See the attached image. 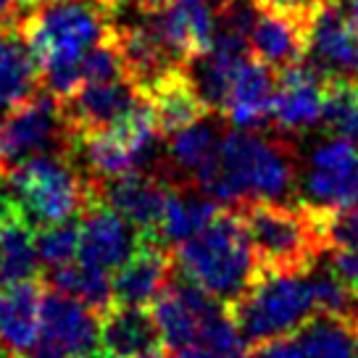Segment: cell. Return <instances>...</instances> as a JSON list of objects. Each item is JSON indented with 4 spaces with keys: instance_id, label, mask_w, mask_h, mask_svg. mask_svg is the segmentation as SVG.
<instances>
[{
    "instance_id": "cell-39",
    "label": "cell",
    "mask_w": 358,
    "mask_h": 358,
    "mask_svg": "<svg viewBox=\"0 0 358 358\" xmlns=\"http://www.w3.org/2000/svg\"><path fill=\"white\" fill-rule=\"evenodd\" d=\"M134 358H174V353H169L166 348H156V350H148V353H140Z\"/></svg>"
},
{
    "instance_id": "cell-9",
    "label": "cell",
    "mask_w": 358,
    "mask_h": 358,
    "mask_svg": "<svg viewBox=\"0 0 358 358\" xmlns=\"http://www.w3.org/2000/svg\"><path fill=\"white\" fill-rule=\"evenodd\" d=\"M174 187L177 185L171 179L153 169H134L111 179H90L92 195H98L124 219H129L143 237H156V240H161L158 229Z\"/></svg>"
},
{
    "instance_id": "cell-5",
    "label": "cell",
    "mask_w": 358,
    "mask_h": 358,
    "mask_svg": "<svg viewBox=\"0 0 358 358\" xmlns=\"http://www.w3.org/2000/svg\"><path fill=\"white\" fill-rule=\"evenodd\" d=\"M261 268L308 271L324 253L313 211L306 203L248 201L235 206Z\"/></svg>"
},
{
    "instance_id": "cell-25",
    "label": "cell",
    "mask_w": 358,
    "mask_h": 358,
    "mask_svg": "<svg viewBox=\"0 0 358 358\" xmlns=\"http://www.w3.org/2000/svg\"><path fill=\"white\" fill-rule=\"evenodd\" d=\"M219 208H222V203L208 198L198 187L187 190V187H179L177 185L166 203L164 219H161V229H158L161 243L179 245L187 237L198 235L203 227L216 216Z\"/></svg>"
},
{
    "instance_id": "cell-36",
    "label": "cell",
    "mask_w": 358,
    "mask_h": 358,
    "mask_svg": "<svg viewBox=\"0 0 358 358\" xmlns=\"http://www.w3.org/2000/svg\"><path fill=\"white\" fill-rule=\"evenodd\" d=\"M164 3H166V0H111L108 8H111L113 13L122 11V8H132V11H137V13H148V11L161 8Z\"/></svg>"
},
{
    "instance_id": "cell-31",
    "label": "cell",
    "mask_w": 358,
    "mask_h": 358,
    "mask_svg": "<svg viewBox=\"0 0 358 358\" xmlns=\"http://www.w3.org/2000/svg\"><path fill=\"white\" fill-rule=\"evenodd\" d=\"M311 211L324 250H358V206L324 208V211L311 208Z\"/></svg>"
},
{
    "instance_id": "cell-41",
    "label": "cell",
    "mask_w": 358,
    "mask_h": 358,
    "mask_svg": "<svg viewBox=\"0 0 358 358\" xmlns=\"http://www.w3.org/2000/svg\"><path fill=\"white\" fill-rule=\"evenodd\" d=\"M74 358H119V356L108 353L106 348H103V350H98V348H95V350H87V353H82V356H74Z\"/></svg>"
},
{
    "instance_id": "cell-1",
    "label": "cell",
    "mask_w": 358,
    "mask_h": 358,
    "mask_svg": "<svg viewBox=\"0 0 358 358\" xmlns=\"http://www.w3.org/2000/svg\"><path fill=\"white\" fill-rule=\"evenodd\" d=\"M298 153L282 137L261 134V129H227L222 132L216 156L192 187L206 192L222 206L248 201H290L298 190Z\"/></svg>"
},
{
    "instance_id": "cell-3",
    "label": "cell",
    "mask_w": 358,
    "mask_h": 358,
    "mask_svg": "<svg viewBox=\"0 0 358 358\" xmlns=\"http://www.w3.org/2000/svg\"><path fill=\"white\" fill-rule=\"evenodd\" d=\"M116 13L101 0H43L19 24L40 74L71 66L113 32Z\"/></svg>"
},
{
    "instance_id": "cell-30",
    "label": "cell",
    "mask_w": 358,
    "mask_h": 358,
    "mask_svg": "<svg viewBox=\"0 0 358 358\" xmlns=\"http://www.w3.org/2000/svg\"><path fill=\"white\" fill-rule=\"evenodd\" d=\"M34 245L40 264L48 268L64 266L77 258L79 248V219H66V222L50 224L34 232Z\"/></svg>"
},
{
    "instance_id": "cell-23",
    "label": "cell",
    "mask_w": 358,
    "mask_h": 358,
    "mask_svg": "<svg viewBox=\"0 0 358 358\" xmlns=\"http://www.w3.org/2000/svg\"><path fill=\"white\" fill-rule=\"evenodd\" d=\"M40 69L19 27H0V116L37 92Z\"/></svg>"
},
{
    "instance_id": "cell-21",
    "label": "cell",
    "mask_w": 358,
    "mask_h": 358,
    "mask_svg": "<svg viewBox=\"0 0 358 358\" xmlns=\"http://www.w3.org/2000/svg\"><path fill=\"white\" fill-rule=\"evenodd\" d=\"M101 345L119 358H134L161 348L158 327L145 306L113 303L101 313Z\"/></svg>"
},
{
    "instance_id": "cell-12",
    "label": "cell",
    "mask_w": 358,
    "mask_h": 358,
    "mask_svg": "<svg viewBox=\"0 0 358 358\" xmlns=\"http://www.w3.org/2000/svg\"><path fill=\"white\" fill-rule=\"evenodd\" d=\"M219 306L222 301H216L195 282L171 277L166 287L153 298V311H150L156 319L161 348L177 356L187 348L201 345L203 319Z\"/></svg>"
},
{
    "instance_id": "cell-6",
    "label": "cell",
    "mask_w": 358,
    "mask_h": 358,
    "mask_svg": "<svg viewBox=\"0 0 358 358\" xmlns=\"http://www.w3.org/2000/svg\"><path fill=\"white\" fill-rule=\"evenodd\" d=\"M229 313L248 345L295 335L316 313L308 271L261 268L250 287L229 303Z\"/></svg>"
},
{
    "instance_id": "cell-37",
    "label": "cell",
    "mask_w": 358,
    "mask_h": 358,
    "mask_svg": "<svg viewBox=\"0 0 358 358\" xmlns=\"http://www.w3.org/2000/svg\"><path fill=\"white\" fill-rule=\"evenodd\" d=\"M19 358H69V356H64L58 348H53L50 343H45V340H37L27 353H22Z\"/></svg>"
},
{
    "instance_id": "cell-8",
    "label": "cell",
    "mask_w": 358,
    "mask_h": 358,
    "mask_svg": "<svg viewBox=\"0 0 358 358\" xmlns=\"http://www.w3.org/2000/svg\"><path fill=\"white\" fill-rule=\"evenodd\" d=\"M298 195L311 208L358 206V145L345 137H327L311 148L298 169Z\"/></svg>"
},
{
    "instance_id": "cell-33",
    "label": "cell",
    "mask_w": 358,
    "mask_h": 358,
    "mask_svg": "<svg viewBox=\"0 0 358 358\" xmlns=\"http://www.w3.org/2000/svg\"><path fill=\"white\" fill-rule=\"evenodd\" d=\"M243 358H301L295 337H277V340H266V343H256V345L245 350Z\"/></svg>"
},
{
    "instance_id": "cell-29",
    "label": "cell",
    "mask_w": 358,
    "mask_h": 358,
    "mask_svg": "<svg viewBox=\"0 0 358 358\" xmlns=\"http://www.w3.org/2000/svg\"><path fill=\"white\" fill-rule=\"evenodd\" d=\"M308 280L313 287V301H316V313L337 316L358 324V301L356 295L348 290V285L340 280L332 264H313L308 268Z\"/></svg>"
},
{
    "instance_id": "cell-7",
    "label": "cell",
    "mask_w": 358,
    "mask_h": 358,
    "mask_svg": "<svg viewBox=\"0 0 358 358\" xmlns=\"http://www.w3.org/2000/svg\"><path fill=\"white\" fill-rule=\"evenodd\" d=\"M71 134L61 113V101L37 90L24 103L0 116V169L16 166L24 158L69 150Z\"/></svg>"
},
{
    "instance_id": "cell-35",
    "label": "cell",
    "mask_w": 358,
    "mask_h": 358,
    "mask_svg": "<svg viewBox=\"0 0 358 358\" xmlns=\"http://www.w3.org/2000/svg\"><path fill=\"white\" fill-rule=\"evenodd\" d=\"M32 6L34 0H0V27H19Z\"/></svg>"
},
{
    "instance_id": "cell-38",
    "label": "cell",
    "mask_w": 358,
    "mask_h": 358,
    "mask_svg": "<svg viewBox=\"0 0 358 358\" xmlns=\"http://www.w3.org/2000/svg\"><path fill=\"white\" fill-rule=\"evenodd\" d=\"M177 358H222V356H216V353H211L208 348L195 345V348H187V350H182V353H177Z\"/></svg>"
},
{
    "instance_id": "cell-40",
    "label": "cell",
    "mask_w": 358,
    "mask_h": 358,
    "mask_svg": "<svg viewBox=\"0 0 358 358\" xmlns=\"http://www.w3.org/2000/svg\"><path fill=\"white\" fill-rule=\"evenodd\" d=\"M343 11L348 13V19L353 24H358V0H345V8Z\"/></svg>"
},
{
    "instance_id": "cell-22",
    "label": "cell",
    "mask_w": 358,
    "mask_h": 358,
    "mask_svg": "<svg viewBox=\"0 0 358 358\" xmlns=\"http://www.w3.org/2000/svg\"><path fill=\"white\" fill-rule=\"evenodd\" d=\"M308 24L295 22L285 13L274 11H261L258 13L256 24L250 29L248 45H250V53L264 61L268 66H290L295 61L306 58L308 50Z\"/></svg>"
},
{
    "instance_id": "cell-20",
    "label": "cell",
    "mask_w": 358,
    "mask_h": 358,
    "mask_svg": "<svg viewBox=\"0 0 358 358\" xmlns=\"http://www.w3.org/2000/svg\"><path fill=\"white\" fill-rule=\"evenodd\" d=\"M143 95L150 103L158 124V132L164 134V137L174 134L177 129L187 127V124L198 122L206 113H211L208 106L203 103V98L198 95L195 85H192L187 66H174L171 71H166Z\"/></svg>"
},
{
    "instance_id": "cell-15",
    "label": "cell",
    "mask_w": 358,
    "mask_h": 358,
    "mask_svg": "<svg viewBox=\"0 0 358 358\" xmlns=\"http://www.w3.org/2000/svg\"><path fill=\"white\" fill-rule=\"evenodd\" d=\"M40 340L74 358L101 345V313L82 301L45 285Z\"/></svg>"
},
{
    "instance_id": "cell-11",
    "label": "cell",
    "mask_w": 358,
    "mask_h": 358,
    "mask_svg": "<svg viewBox=\"0 0 358 358\" xmlns=\"http://www.w3.org/2000/svg\"><path fill=\"white\" fill-rule=\"evenodd\" d=\"M140 240L143 235L129 219H124L113 206L101 201L90 190L87 203L79 211L77 261L111 274L129 261Z\"/></svg>"
},
{
    "instance_id": "cell-24",
    "label": "cell",
    "mask_w": 358,
    "mask_h": 358,
    "mask_svg": "<svg viewBox=\"0 0 358 358\" xmlns=\"http://www.w3.org/2000/svg\"><path fill=\"white\" fill-rule=\"evenodd\" d=\"M219 140H222V129L208 119V113L169 134L166 158L171 171H177L187 182H195L216 156Z\"/></svg>"
},
{
    "instance_id": "cell-43",
    "label": "cell",
    "mask_w": 358,
    "mask_h": 358,
    "mask_svg": "<svg viewBox=\"0 0 358 358\" xmlns=\"http://www.w3.org/2000/svg\"><path fill=\"white\" fill-rule=\"evenodd\" d=\"M0 182H3V169H0Z\"/></svg>"
},
{
    "instance_id": "cell-32",
    "label": "cell",
    "mask_w": 358,
    "mask_h": 358,
    "mask_svg": "<svg viewBox=\"0 0 358 358\" xmlns=\"http://www.w3.org/2000/svg\"><path fill=\"white\" fill-rule=\"evenodd\" d=\"M329 0H256V6L261 11H274L285 13L295 22H303L311 27V22L316 19V13L324 8Z\"/></svg>"
},
{
    "instance_id": "cell-27",
    "label": "cell",
    "mask_w": 358,
    "mask_h": 358,
    "mask_svg": "<svg viewBox=\"0 0 358 358\" xmlns=\"http://www.w3.org/2000/svg\"><path fill=\"white\" fill-rule=\"evenodd\" d=\"M43 282L48 287H53V290L77 298V301H82L85 306H90L92 311L98 313H103L106 308L113 306L111 274L95 266H87L82 261H77V264L71 261V264L50 268Z\"/></svg>"
},
{
    "instance_id": "cell-10",
    "label": "cell",
    "mask_w": 358,
    "mask_h": 358,
    "mask_svg": "<svg viewBox=\"0 0 358 358\" xmlns=\"http://www.w3.org/2000/svg\"><path fill=\"white\" fill-rule=\"evenodd\" d=\"M227 0H166L156 11L143 13L150 29L177 64L187 66L211 48L219 11Z\"/></svg>"
},
{
    "instance_id": "cell-28",
    "label": "cell",
    "mask_w": 358,
    "mask_h": 358,
    "mask_svg": "<svg viewBox=\"0 0 358 358\" xmlns=\"http://www.w3.org/2000/svg\"><path fill=\"white\" fill-rule=\"evenodd\" d=\"M322 124L329 134L358 145V79H327Z\"/></svg>"
},
{
    "instance_id": "cell-18",
    "label": "cell",
    "mask_w": 358,
    "mask_h": 358,
    "mask_svg": "<svg viewBox=\"0 0 358 358\" xmlns=\"http://www.w3.org/2000/svg\"><path fill=\"white\" fill-rule=\"evenodd\" d=\"M174 274V258L156 237H143L129 261L111 277L113 303L148 306L164 290Z\"/></svg>"
},
{
    "instance_id": "cell-14",
    "label": "cell",
    "mask_w": 358,
    "mask_h": 358,
    "mask_svg": "<svg viewBox=\"0 0 358 358\" xmlns=\"http://www.w3.org/2000/svg\"><path fill=\"white\" fill-rule=\"evenodd\" d=\"M143 98H145L143 90L127 77L111 82H85L61 101V113L69 134L77 137V134L101 132L122 122Z\"/></svg>"
},
{
    "instance_id": "cell-16",
    "label": "cell",
    "mask_w": 358,
    "mask_h": 358,
    "mask_svg": "<svg viewBox=\"0 0 358 358\" xmlns=\"http://www.w3.org/2000/svg\"><path fill=\"white\" fill-rule=\"evenodd\" d=\"M306 56L327 79H358V24L327 3L311 22Z\"/></svg>"
},
{
    "instance_id": "cell-13",
    "label": "cell",
    "mask_w": 358,
    "mask_h": 358,
    "mask_svg": "<svg viewBox=\"0 0 358 358\" xmlns=\"http://www.w3.org/2000/svg\"><path fill=\"white\" fill-rule=\"evenodd\" d=\"M327 77L311 61H295L282 69L271 101V124L280 134H306L322 124Z\"/></svg>"
},
{
    "instance_id": "cell-4",
    "label": "cell",
    "mask_w": 358,
    "mask_h": 358,
    "mask_svg": "<svg viewBox=\"0 0 358 358\" xmlns=\"http://www.w3.org/2000/svg\"><path fill=\"white\" fill-rule=\"evenodd\" d=\"M3 190L34 232L74 219L90 198V179L69 150L40 153L3 171Z\"/></svg>"
},
{
    "instance_id": "cell-26",
    "label": "cell",
    "mask_w": 358,
    "mask_h": 358,
    "mask_svg": "<svg viewBox=\"0 0 358 358\" xmlns=\"http://www.w3.org/2000/svg\"><path fill=\"white\" fill-rule=\"evenodd\" d=\"M292 337L301 358H356L358 324L337 316L313 313Z\"/></svg>"
},
{
    "instance_id": "cell-42",
    "label": "cell",
    "mask_w": 358,
    "mask_h": 358,
    "mask_svg": "<svg viewBox=\"0 0 358 358\" xmlns=\"http://www.w3.org/2000/svg\"><path fill=\"white\" fill-rule=\"evenodd\" d=\"M101 3H106V6H108V3H111V0H101Z\"/></svg>"
},
{
    "instance_id": "cell-17",
    "label": "cell",
    "mask_w": 358,
    "mask_h": 358,
    "mask_svg": "<svg viewBox=\"0 0 358 358\" xmlns=\"http://www.w3.org/2000/svg\"><path fill=\"white\" fill-rule=\"evenodd\" d=\"M274 90H277L274 69L258 61L256 56H248L237 66L219 113L229 127H237V129H264L271 122Z\"/></svg>"
},
{
    "instance_id": "cell-34",
    "label": "cell",
    "mask_w": 358,
    "mask_h": 358,
    "mask_svg": "<svg viewBox=\"0 0 358 358\" xmlns=\"http://www.w3.org/2000/svg\"><path fill=\"white\" fill-rule=\"evenodd\" d=\"M332 268L340 274V280L348 285V290L358 301V250H332Z\"/></svg>"
},
{
    "instance_id": "cell-19",
    "label": "cell",
    "mask_w": 358,
    "mask_h": 358,
    "mask_svg": "<svg viewBox=\"0 0 358 358\" xmlns=\"http://www.w3.org/2000/svg\"><path fill=\"white\" fill-rule=\"evenodd\" d=\"M43 280H22L0 290V348L19 358L40 340L43 327Z\"/></svg>"
},
{
    "instance_id": "cell-2",
    "label": "cell",
    "mask_w": 358,
    "mask_h": 358,
    "mask_svg": "<svg viewBox=\"0 0 358 358\" xmlns=\"http://www.w3.org/2000/svg\"><path fill=\"white\" fill-rule=\"evenodd\" d=\"M174 271L222 303H235L261 274L235 206H222L198 235L174 245Z\"/></svg>"
},
{
    "instance_id": "cell-45",
    "label": "cell",
    "mask_w": 358,
    "mask_h": 358,
    "mask_svg": "<svg viewBox=\"0 0 358 358\" xmlns=\"http://www.w3.org/2000/svg\"><path fill=\"white\" fill-rule=\"evenodd\" d=\"M37 3H43V0H34V6H37Z\"/></svg>"
},
{
    "instance_id": "cell-44",
    "label": "cell",
    "mask_w": 358,
    "mask_h": 358,
    "mask_svg": "<svg viewBox=\"0 0 358 358\" xmlns=\"http://www.w3.org/2000/svg\"><path fill=\"white\" fill-rule=\"evenodd\" d=\"M356 358H358V343H356Z\"/></svg>"
}]
</instances>
